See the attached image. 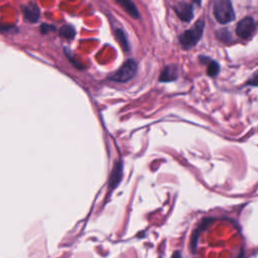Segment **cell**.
<instances>
[{
    "label": "cell",
    "mask_w": 258,
    "mask_h": 258,
    "mask_svg": "<svg viewBox=\"0 0 258 258\" xmlns=\"http://www.w3.org/2000/svg\"><path fill=\"white\" fill-rule=\"evenodd\" d=\"M204 27H205L204 20L199 19L192 28L186 30L182 34H180L179 42L181 46L187 50L196 46L200 41V39L202 38Z\"/></svg>",
    "instance_id": "obj_1"
},
{
    "label": "cell",
    "mask_w": 258,
    "mask_h": 258,
    "mask_svg": "<svg viewBox=\"0 0 258 258\" xmlns=\"http://www.w3.org/2000/svg\"><path fill=\"white\" fill-rule=\"evenodd\" d=\"M214 16L221 24H226L234 20L235 12L229 0H217L214 2Z\"/></svg>",
    "instance_id": "obj_2"
},
{
    "label": "cell",
    "mask_w": 258,
    "mask_h": 258,
    "mask_svg": "<svg viewBox=\"0 0 258 258\" xmlns=\"http://www.w3.org/2000/svg\"><path fill=\"white\" fill-rule=\"evenodd\" d=\"M137 64L134 60H127L122 67L115 72L113 75L110 77V80L114 82H127L131 80L136 74Z\"/></svg>",
    "instance_id": "obj_3"
},
{
    "label": "cell",
    "mask_w": 258,
    "mask_h": 258,
    "mask_svg": "<svg viewBox=\"0 0 258 258\" xmlns=\"http://www.w3.org/2000/svg\"><path fill=\"white\" fill-rule=\"evenodd\" d=\"M255 30V21L252 17H244L236 26V34L240 39L247 40Z\"/></svg>",
    "instance_id": "obj_4"
},
{
    "label": "cell",
    "mask_w": 258,
    "mask_h": 258,
    "mask_svg": "<svg viewBox=\"0 0 258 258\" xmlns=\"http://www.w3.org/2000/svg\"><path fill=\"white\" fill-rule=\"evenodd\" d=\"M173 9L182 21H191L194 16L193 5L188 2H178Z\"/></svg>",
    "instance_id": "obj_5"
},
{
    "label": "cell",
    "mask_w": 258,
    "mask_h": 258,
    "mask_svg": "<svg viewBox=\"0 0 258 258\" xmlns=\"http://www.w3.org/2000/svg\"><path fill=\"white\" fill-rule=\"evenodd\" d=\"M22 12L25 20H27L28 22H36L41 15L40 7L38 6V4L33 2L22 5Z\"/></svg>",
    "instance_id": "obj_6"
},
{
    "label": "cell",
    "mask_w": 258,
    "mask_h": 258,
    "mask_svg": "<svg viewBox=\"0 0 258 258\" xmlns=\"http://www.w3.org/2000/svg\"><path fill=\"white\" fill-rule=\"evenodd\" d=\"M178 69L175 65H170L165 68L160 76L161 82H172L177 79Z\"/></svg>",
    "instance_id": "obj_7"
},
{
    "label": "cell",
    "mask_w": 258,
    "mask_h": 258,
    "mask_svg": "<svg viewBox=\"0 0 258 258\" xmlns=\"http://www.w3.org/2000/svg\"><path fill=\"white\" fill-rule=\"evenodd\" d=\"M117 3L120 4L125 9V11L133 18H139V11L133 2L127 1V0H121V1H117Z\"/></svg>",
    "instance_id": "obj_8"
},
{
    "label": "cell",
    "mask_w": 258,
    "mask_h": 258,
    "mask_svg": "<svg viewBox=\"0 0 258 258\" xmlns=\"http://www.w3.org/2000/svg\"><path fill=\"white\" fill-rule=\"evenodd\" d=\"M121 175H122V163H116L114 166V170L112 172L110 186L115 188L121 179Z\"/></svg>",
    "instance_id": "obj_9"
},
{
    "label": "cell",
    "mask_w": 258,
    "mask_h": 258,
    "mask_svg": "<svg viewBox=\"0 0 258 258\" xmlns=\"http://www.w3.org/2000/svg\"><path fill=\"white\" fill-rule=\"evenodd\" d=\"M59 33H60V35L62 36V38H65L67 40H73L74 38H75V35H76V30L72 25L65 24V25H63L60 28Z\"/></svg>",
    "instance_id": "obj_10"
},
{
    "label": "cell",
    "mask_w": 258,
    "mask_h": 258,
    "mask_svg": "<svg viewBox=\"0 0 258 258\" xmlns=\"http://www.w3.org/2000/svg\"><path fill=\"white\" fill-rule=\"evenodd\" d=\"M220 71V66L217 62L208 60V65H207V74L211 77H214L218 75V73Z\"/></svg>",
    "instance_id": "obj_11"
},
{
    "label": "cell",
    "mask_w": 258,
    "mask_h": 258,
    "mask_svg": "<svg viewBox=\"0 0 258 258\" xmlns=\"http://www.w3.org/2000/svg\"><path fill=\"white\" fill-rule=\"evenodd\" d=\"M115 36H116V39H117L118 43L120 44V46L123 48V50H124V51H127L128 48H129V46H128V42H127V40H126V36H125L123 30H121V29H116V30H115Z\"/></svg>",
    "instance_id": "obj_12"
},
{
    "label": "cell",
    "mask_w": 258,
    "mask_h": 258,
    "mask_svg": "<svg viewBox=\"0 0 258 258\" xmlns=\"http://www.w3.org/2000/svg\"><path fill=\"white\" fill-rule=\"evenodd\" d=\"M217 38L221 42H229L231 40V33L228 29H220L217 31Z\"/></svg>",
    "instance_id": "obj_13"
},
{
    "label": "cell",
    "mask_w": 258,
    "mask_h": 258,
    "mask_svg": "<svg viewBox=\"0 0 258 258\" xmlns=\"http://www.w3.org/2000/svg\"><path fill=\"white\" fill-rule=\"evenodd\" d=\"M199 233H200V230L197 229L193 235H192V239H191V248H192V252L193 253H196V250H197V245H198V239H199Z\"/></svg>",
    "instance_id": "obj_14"
},
{
    "label": "cell",
    "mask_w": 258,
    "mask_h": 258,
    "mask_svg": "<svg viewBox=\"0 0 258 258\" xmlns=\"http://www.w3.org/2000/svg\"><path fill=\"white\" fill-rule=\"evenodd\" d=\"M247 86H253V87H258V71L254 74V75L247 81L246 83Z\"/></svg>",
    "instance_id": "obj_15"
},
{
    "label": "cell",
    "mask_w": 258,
    "mask_h": 258,
    "mask_svg": "<svg viewBox=\"0 0 258 258\" xmlns=\"http://www.w3.org/2000/svg\"><path fill=\"white\" fill-rule=\"evenodd\" d=\"M51 29H55V27H54L53 25H51V24L44 23V24H42V26H41V31H42L43 33H48V32H50Z\"/></svg>",
    "instance_id": "obj_16"
},
{
    "label": "cell",
    "mask_w": 258,
    "mask_h": 258,
    "mask_svg": "<svg viewBox=\"0 0 258 258\" xmlns=\"http://www.w3.org/2000/svg\"><path fill=\"white\" fill-rule=\"evenodd\" d=\"M172 258H182V256H181V254L178 251H175V252H173Z\"/></svg>",
    "instance_id": "obj_17"
}]
</instances>
